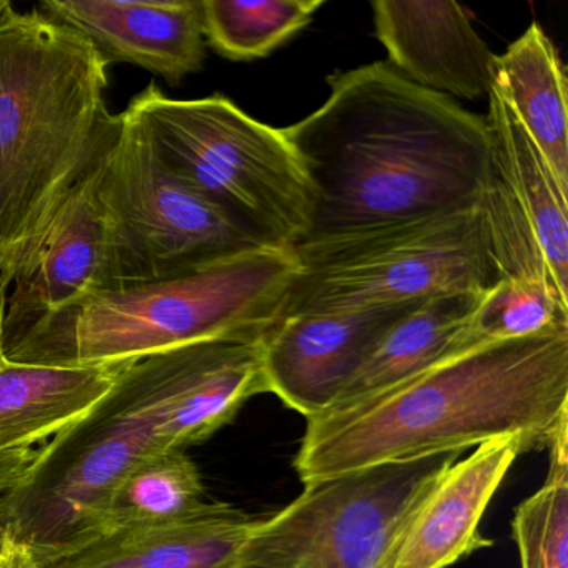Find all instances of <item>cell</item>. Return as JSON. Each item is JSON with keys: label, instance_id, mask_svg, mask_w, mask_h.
Returning <instances> with one entry per match:
<instances>
[{"label": "cell", "instance_id": "6da1fadb", "mask_svg": "<svg viewBox=\"0 0 568 568\" xmlns=\"http://www.w3.org/2000/svg\"><path fill=\"white\" fill-rule=\"evenodd\" d=\"M327 84V101L284 129L312 199L295 245L480 207L495 178L487 119L385 62Z\"/></svg>", "mask_w": 568, "mask_h": 568}, {"label": "cell", "instance_id": "7a4b0ae2", "mask_svg": "<svg viewBox=\"0 0 568 568\" xmlns=\"http://www.w3.org/2000/svg\"><path fill=\"white\" fill-rule=\"evenodd\" d=\"M239 337L182 345L131 361L89 414L38 450L0 500L6 535L39 568L101 537L112 490L154 454L187 450L221 420L231 394Z\"/></svg>", "mask_w": 568, "mask_h": 568}, {"label": "cell", "instance_id": "3957f363", "mask_svg": "<svg viewBox=\"0 0 568 568\" xmlns=\"http://www.w3.org/2000/svg\"><path fill=\"white\" fill-rule=\"evenodd\" d=\"M568 432V331L470 348L351 407L307 418L302 484L520 437L528 452Z\"/></svg>", "mask_w": 568, "mask_h": 568}, {"label": "cell", "instance_id": "277c9868", "mask_svg": "<svg viewBox=\"0 0 568 568\" xmlns=\"http://www.w3.org/2000/svg\"><path fill=\"white\" fill-rule=\"evenodd\" d=\"M108 68L71 29L38 9L0 18V282L114 139Z\"/></svg>", "mask_w": 568, "mask_h": 568}, {"label": "cell", "instance_id": "5b68a950", "mask_svg": "<svg viewBox=\"0 0 568 568\" xmlns=\"http://www.w3.org/2000/svg\"><path fill=\"white\" fill-rule=\"evenodd\" d=\"M301 272L291 247H262L184 274L109 288L6 355L18 364H121L215 338L265 334Z\"/></svg>", "mask_w": 568, "mask_h": 568}, {"label": "cell", "instance_id": "8992f818", "mask_svg": "<svg viewBox=\"0 0 568 568\" xmlns=\"http://www.w3.org/2000/svg\"><path fill=\"white\" fill-rule=\"evenodd\" d=\"M179 179L277 247L311 222L307 179L284 129L255 121L221 94L171 99L155 84L129 104Z\"/></svg>", "mask_w": 568, "mask_h": 568}, {"label": "cell", "instance_id": "52a82bcc", "mask_svg": "<svg viewBox=\"0 0 568 568\" xmlns=\"http://www.w3.org/2000/svg\"><path fill=\"white\" fill-rule=\"evenodd\" d=\"M291 248L301 272L278 318L395 307L497 282L484 205Z\"/></svg>", "mask_w": 568, "mask_h": 568}, {"label": "cell", "instance_id": "ba28073f", "mask_svg": "<svg viewBox=\"0 0 568 568\" xmlns=\"http://www.w3.org/2000/svg\"><path fill=\"white\" fill-rule=\"evenodd\" d=\"M98 195L111 231L115 287L277 247L179 179L129 109L99 162Z\"/></svg>", "mask_w": 568, "mask_h": 568}, {"label": "cell", "instance_id": "9c48e42d", "mask_svg": "<svg viewBox=\"0 0 568 568\" xmlns=\"http://www.w3.org/2000/svg\"><path fill=\"white\" fill-rule=\"evenodd\" d=\"M462 452L374 465L304 484L258 520L234 568H372L398 521Z\"/></svg>", "mask_w": 568, "mask_h": 568}, {"label": "cell", "instance_id": "30bf717a", "mask_svg": "<svg viewBox=\"0 0 568 568\" xmlns=\"http://www.w3.org/2000/svg\"><path fill=\"white\" fill-rule=\"evenodd\" d=\"M101 158L65 195L12 277L4 312L6 355L92 295L115 287L111 231L98 195Z\"/></svg>", "mask_w": 568, "mask_h": 568}, {"label": "cell", "instance_id": "8fae6325", "mask_svg": "<svg viewBox=\"0 0 568 568\" xmlns=\"http://www.w3.org/2000/svg\"><path fill=\"white\" fill-rule=\"evenodd\" d=\"M415 304L302 312L278 318L262 338L267 390L305 418L322 414L388 325Z\"/></svg>", "mask_w": 568, "mask_h": 568}, {"label": "cell", "instance_id": "7c38bea8", "mask_svg": "<svg viewBox=\"0 0 568 568\" xmlns=\"http://www.w3.org/2000/svg\"><path fill=\"white\" fill-rule=\"evenodd\" d=\"M527 452L520 437H500L458 458L398 521L372 568H448L490 547L480 534L481 517Z\"/></svg>", "mask_w": 568, "mask_h": 568}, {"label": "cell", "instance_id": "4fadbf2b", "mask_svg": "<svg viewBox=\"0 0 568 568\" xmlns=\"http://www.w3.org/2000/svg\"><path fill=\"white\" fill-rule=\"evenodd\" d=\"M36 9L85 39L108 65H138L169 84L204 65L201 0H44Z\"/></svg>", "mask_w": 568, "mask_h": 568}, {"label": "cell", "instance_id": "5bb4252c", "mask_svg": "<svg viewBox=\"0 0 568 568\" xmlns=\"http://www.w3.org/2000/svg\"><path fill=\"white\" fill-rule=\"evenodd\" d=\"M375 36L392 68L427 91L465 101L488 98L497 54L454 0H375Z\"/></svg>", "mask_w": 568, "mask_h": 568}, {"label": "cell", "instance_id": "9a60e30c", "mask_svg": "<svg viewBox=\"0 0 568 568\" xmlns=\"http://www.w3.org/2000/svg\"><path fill=\"white\" fill-rule=\"evenodd\" d=\"M261 518L205 501L179 520L101 535L48 568H234Z\"/></svg>", "mask_w": 568, "mask_h": 568}, {"label": "cell", "instance_id": "2e32d148", "mask_svg": "<svg viewBox=\"0 0 568 568\" xmlns=\"http://www.w3.org/2000/svg\"><path fill=\"white\" fill-rule=\"evenodd\" d=\"M485 294L458 292L412 305L388 325L327 410L361 404L464 354L468 327Z\"/></svg>", "mask_w": 568, "mask_h": 568}, {"label": "cell", "instance_id": "e0dca14e", "mask_svg": "<svg viewBox=\"0 0 568 568\" xmlns=\"http://www.w3.org/2000/svg\"><path fill=\"white\" fill-rule=\"evenodd\" d=\"M125 364L61 367L6 361L0 365V452L32 448L84 417Z\"/></svg>", "mask_w": 568, "mask_h": 568}, {"label": "cell", "instance_id": "ac0fdd59", "mask_svg": "<svg viewBox=\"0 0 568 568\" xmlns=\"http://www.w3.org/2000/svg\"><path fill=\"white\" fill-rule=\"evenodd\" d=\"M495 92L547 161L568 192L567 75L551 39L531 24L507 51L497 55Z\"/></svg>", "mask_w": 568, "mask_h": 568}, {"label": "cell", "instance_id": "d6986e66", "mask_svg": "<svg viewBox=\"0 0 568 568\" xmlns=\"http://www.w3.org/2000/svg\"><path fill=\"white\" fill-rule=\"evenodd\" d=\"M488 99L495 165L527 217L558 292L568 298V192L504 99L494 89Z\"/></svg>", "mask_w": 568, "mask_h": 568}, {"label": "cell", "instance_id": "ffe728a7", "mask_svg": "<svg viewBox=\"0 0 568 568\" xmlns=\"http://www.w3.org/2000/svg\"><path fill=\"white\" fill-rule=\"evenodd\" d=\"M204 505V481L187 452H161L139 462L115 485L102 511L101 535L179 520Z\"/></svg>", "mask_w": 568, "mask_h": 568}, {"label": "cell", "instance_id": "44dd1931", "mask_svg": "<svg viewBox=\"0 0 568 568\" xmlns=\"http://www.w3.org/2000/svg\"><path fill=\"white\" fill-rule=\"evenodd\" d=\"M325 0H201L205 44L229 61L267 58L311 24Z\"/></svg>", "mask_w": 568, "mask_h": 568}, {"label": "cell", "instance_id": "7402d4cb", "mask_svg": "<svg viewBox=\"0 0 568 568\" xmlns=\"http://www.w3.org/2000/svg\"><path fill=\"white\" fill-rule=\"evenodd\" d=\"M568 331V298L544 281L508 278L488 288L471 318L465 352L491 342Z\"/></svg>", "mask_w": 568, "mask_h": 568}, {"label": "cell", "instance_id": "603a6c76", "mask_svg": "<svg viewBox=\"0 0 568 568\" xmlns=\"http://www.w3.org/2000/svg\"><path fill=\"white\" fill-rule=\"evenodd\" d=\"M544 485L515 508V544L521 568H568V432L548 448Z\"/></svg>", "mask_w": 568, "mask_h": 568}, {"label": "cell", "instance_id": "cb8c5ba5", "mask_svg": "<svg viewBox=\"0 0 568 568\" xmlns=\"http://www.w3.org/2000/svg\"><path fill=\"white\" fill-rule=\"evenodd\" d=\"M38 450L24 448V450L0 452V500L14 488V485L24 477L29 465L34 460ZM8 540L2 520H0V548Z\"/></svg>", "mask_w": 568, "mask_h": 568}, {"label": "cell", "instance_id": "d4e9b609", "mask_svg": "<svg viewBox=\"0 0 568 568\" xmlns=\"http://www.w3.org/2000/svg\"><path fill=\"white\" fill-rule=\"evenodd\" d=\"M0 568H39V565L28 547L8 537L0 548Z\"/></svg>", "mask_w": 568, "mask_h": 568}, {"label": "cell", "instance_id": "484cf974", "mask_svg": "<svg viewBox=\"0 0 568 568\" xmlns=\"http://www.w3.org/2000/svg\"><path fill=\"white\" fill-rule=\"evenodd\" d=\"M9 287L8 285L0 282V365L4 364L6 358L4 352V312L6 301H8Z\"/></svg>", "mask_w": 568, "mask_h": 568}, {"label": "cell", "instance_id": "4316f807", "mask_svg": "<svg viewBox=\"0 0 568 568\" xmlns=\"http://www.w3.org/2000/svg\"><path fill=\"white\" fill-rule=\"evenodd\" d=\"M12 4L9 0H0V18L11 11Z\"/></svg>", "mask_w": 568, "mask_h": 568}]
</instances>
